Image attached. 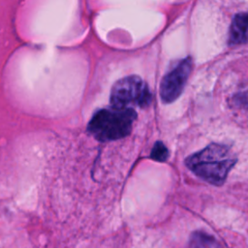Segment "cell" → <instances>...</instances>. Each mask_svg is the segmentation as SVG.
I'll return each mask as SVG.
<instances>
[{"label": "cell", "instance_id": "cell-1", "mask_svg": "<svg viewBox=\"0 0 248 248\" xmlns=\"http://www.w3.org/2000/svg\"><path fill=\"white\" fill-rule=\"evenodd\" d=\"M236 163L229 146L210 143L185 159L186 166L201 179L207 183L222 185Z\"/></svg>", "mask_w": 248, "mask_h": 248}, {"label": "cell", "instance_id": "cell-2", "mask_svg": "<svg viewBox=\"0 0 248 248\" xmlns=\"http://www.w3.org/2000/svg\"><path fill=\"white\" fill-rule=\"evenodd\" d=\"M136 118L134 108L110 106L94 113L88 123V131L100 141L116 140L130 134Z\"/></svg>", "mask_w": 248, "mask_h": 248}, {"label": "cell", "instance_id": "cell-3", "mask_svg": "<svg viewBox=\"0 0 248 248\" xmlns=\"http://www.w3.org/2000/svg\"><path fill=\"white\" fill-rule=\"evenodd\" d=\"M152 95L147 83L139 76L130 75L117 79L110 89L111 106L120 108H145L150 105Z\"/></svg>", "mask_w": 248, "mask_h": 248}, {"label": "cell", "instance_id": "cell-4", "mask_svg": "<svg viewBox=\"0 0 248 248\" xmlns=\"http://www.w3.org/2000/svg\"><path fill=\"white\" fill-rule=\"evenodd\" d=\"M192 70V60L187 57L169 71L160 83V97L163 103L174 102L183 92Z\"/></svg>", "mask_w": 248, "mask_h": 248}, {"label": "cell", "instance_id": "cell-5", "mask_svg": "<svg viewBox=\"0 0 248 248\" xmlns=\"http://www.w3.org/2000/svg\"><path fill=\"white\" fill-rule=\"evenodd\" d=\"M229 43L231 46L248 44V12L233 16L229 30Z\"/></svg>", "mask_w": 248, "mask_h": 248}, {"label": "cell", "instance_id": "cell-6", "mask_svg": "<svg viewBox=\"0 0 248 248\" xmlns=\"http://www.w3.org/2000/svg\"><path fill=\"white\" fill-rule=\"evenodd\" d=\"M187 248H221V246L213 236L203 232H195L190 236Z\"/></svg>", "mask_w": 248, "mask_h": 248}, {"label": "cell", "instance_id": "cell-7", "mask_svg": "<svg viewBox=\"0 0 248 248\" xmlns=\"http://www.w3.org/2000/svg\"><path fill=\"white\" fill-rule=\"evenodd\" d=\"M150 157L157 162H165L169 157V150L162 141H156L152 147Z\"/></svg>", "mask_w": 248, "mask_h": 248}, {"label": "cell", "instance_id": "cell-8", "mask_svg": "<svg viewBox=\"0 0 248 248\" xmlns=\"http://www.w3.org/2000/svg\"><path fill=\"white\" fill-rule=\"evenodd\" d=\"M237 99L240 105H243L246 108H248V91L239 94Z\"/></svg>", "mask_w": 248, "mask_h": 248}]
</instances>
